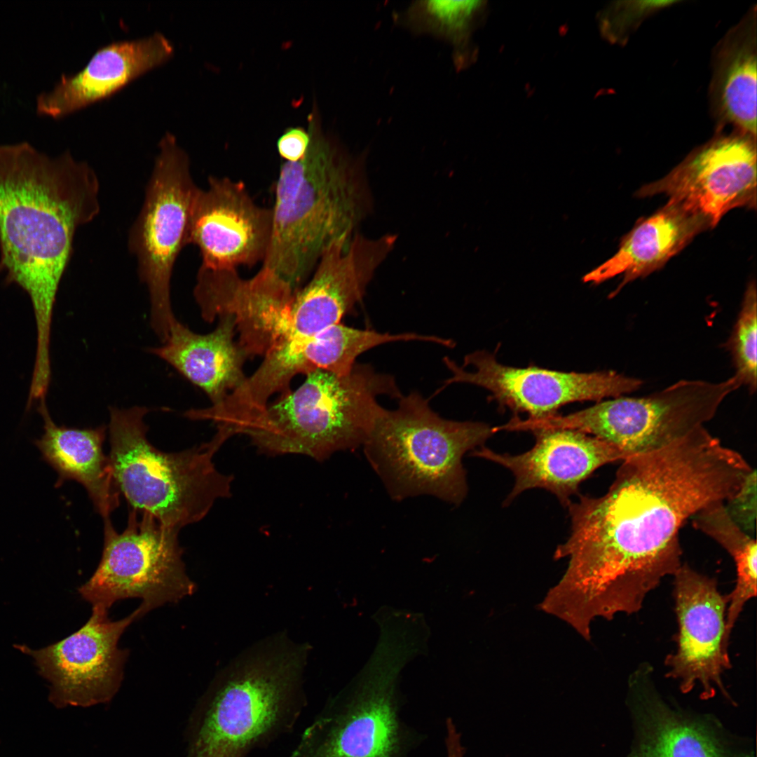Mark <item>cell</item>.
<instances>
[{
    "instance_id": "d6986e66",
    "label": "cell",
    "mask_w": 757,
    "mask_h": 757,
    "mask_svg": "<svg viewBox=\"0 0 757 757\" xmlns=\"http://www.w3.org/2000/svg\"><path fill=\"white\" fill-rule=\"evenodd\" d=\"M369 690L329 702L289 757H398L402 733L396 706L388 692Z\"/></svg>"
},
{
    "instance_id": "d4e9b609",
    "label": "cell",
    "mask_w": 757,
    "mask_h": 757,
    "mask_svg": "<svg viewBox=\"0 0 757 757\" xmlns=\"http://www.w3.org/2000/svg\"><path fill=\"white\" fill-rule=\"evenodd\" d=\"M636 714L638 746L634 757H742L728 752L707 726L645 699Z\"/></svg>"
},
{
    "instance_id": "f1b7e54d",
    "label": "cell",
    "mask_w": 757,
    "mask_h": 757,
    "mask_svg": "<svg viewBox=\"0 0 757 757\" xmlns=\"http://www.w3.org/2000/svg\"><path fill=\"white\" fill-rule=\"evenodd\" d=\"M733 521L746 533L755 538L756 518V471L752 469L738 491L724 502Z\"/></svg>"
},
{
    "instance_id": "e0dca14e",
    "label": "cell",
    "mask_w": 757,
    "mask_h": 757,
    "mask_svg": "<svg viewBox=\"0 0 757 757\" xmlns=\"http://www.w3.org/2000/svg\"><path fill=\"white\" fill-rule=\"evenodd\" d=\"M295 291L264 266L250 279L237 269L200 268L193 294L205 320L234 318L238 345L247 357L265 355L287 336Z\"/></svg>"
},
{
    "instance_id": "f546056e",
    "label": "cell",
    "mask_w": 757,
    "mask_h": 757,
    "mask_svg": "<svg viewBox=\"0 0 757 757\" xmlns=\"http://www.w3.org/2000/svg\"><path fill=\"white\" fill-rule=\"evenodd\" d=\"M310 143V135L301 127L287 128L277 141L280 156L289 162L301 160L306 154Z\"/></svg>"
},
{
    "instance_id": "603a6c76",
    "label": "cell",
    "mask_w": 757,
    "mask_h": 757,
    "mask_svg": "<svg viewBox=\"0 0 757 757\" xmlns=\"http://www.w3.org/2000/svg\"><path fill=\"white\" fill-rule=\"evenodd\" d=\"M37 409L43 421V432L34 444L42 458L57 473L55 486L66 480H74L86 489L96 510L104 519L120 503V491L113 477L109 458L102 445L107 428L79 429L55 423L48 411L46 400Z\"/></svg>"
},
{
    "instance_id": "4fadbf2b",
    "label": "cell",
    "mask_w": 757,
    "mask_h": 757,
    "mask_svg": "<svg viewBox=\"0 0 757 757\" xmlns=\"http://www.w3.org/2000/svg\"><path fill=\"white\" fill-rule=\"evenodd\" d=\"M664 194L703 218L710 228L729 211L756 205V137L737 130L718 135L693 151L637 196Z\"/></svg>"
},
{
    "instance_id": "ac0fdd59",
    "label": "cell",
    "mask_w": 757,
    "mask_h": 757,
    "mask_svg": "<svg viewBox=\"0 0 757 757\" xmlns=\"http://www.w3.org/2000/svg\"><path fill=\"white\" fill-rule=\"evenodd\" d=\"M531 432L536 444L525 453L502 454L484 446L474 452L513 473L514 485L505 505L526 490L540 488L567 507L571 496L578 493L580 484L596 469L630 456L605 440L578 430L545 428Z\"/></svg>"
},
{
    "instance_id": "7c38bea8",
    "label": "cell",
    "mask_w": 757,
    "mask_h": 757,
    "mask_svg": "<svg viewBox=\"0 0 757 757\" xmlns=\"http://www.w3.org/2000/svg\"><path fill=\"white\" fill-rule=\"evenodd\" d=\"M444 362L451 374L444 386L464 383L482 387L491 393L500 406L515 414L526 413L528 418L536 420L554 416L561 407L571 402L622 396L643 383L613 371L578 373L509 367L485 350L465 355L463 367L449 357Z\"/></svg>"
},
{
    "instance_id": "7a4b0ae2",
    "label": "cell",
    "mask_w": 757,
    "mask_h": 757,
    "mask_svg": "<svg viewBox=\"0 0 757 757\" xmlns=\"http://www.w3.org/2000/svg\"><path fill=\"white\" fill-rule=\"evenodd\" d=\"M100 182L69 151L0 144V272L29 296L36 352L50 350L53 311L76 231L100 212Z\"/></svg>"
},
{
    "instance_id": "6da1fadb",
    "label": "cell",
    "mask_w": 757,
    "mask_h": 757,
    "mask_svg": "<svg viewBox=\"0 0 757 757\" xmlns=\"http://www.w3.org/2000/svg\"><path fill=\"white\" fill-rule=\"evenodd\" d=\"M752 470L704 426L662 449L622 461L606 494L568 505L571 532L554 552L568 567L548 594L581 626L638 612L681 566L678 533L705 507L725 502Z\"/></svg>"
},
{
    "instance_id": "ffe728a7",
    "label": "cell",
    "mask_w": 757,
    "mask_h": 757,
    "mask_svg": "<svg viewBox=\"0 0 757 757\" xmlns=\"http://www.w3.org/2000/svg\"><path fill=\"white\" fill-rule=\"evenodd\" d=\"M173 52L172 43L158 32L102 46L81 70L62 75L52 90L38 95L36 111L40 115L62 118L111 96L167 61Z\"/></svg>"
},
{
    "instance_id": "8992f818",
    "label": "cell",
    "mask_w": 757,
    "mask_h": 757,
    "mask_svg": "<svg viewBox=\"0 0 757 757\" xmlns=\"http://www.w3.org/2000/svg\"><path fill=\"white\" fill-rule=\"evenodd\" d=\"M145 407H111L108 456L116 486L131 508L180 530L203 519L214 503L231 494L233 476L213 457L225 443L214 435L200 446L165 453L148 440Z\"/></svg>"
},
{
    "instance_id": "4316f807",
    "label": "cell",
    "mask_w": 757,
    "mask_h": 757,
    "mask_svg": "<svg viewBox=\"0 0 757 757\" xmlns=\"http://www.w3.org/2000/svg\"><path fill=\"white\" fill-rule=\"evenodd\" d=\"M694 526L721 545L732 557L737 580L732 594L747 600L756 595L757 547L756 538L744 532L730 517L724 502L711 504L693 517Z\"/></svg>"
},
{
    "instance_id": "9a60e30c",
    "label": "cell",
    "mask_w": 757,
    "mask_h": 757,
    "mask_svg": "<svg viewBox=\"0 0 757 757\" xmlns=\"http://www.w3.org/2000/svg\"><path fill=\"white\" fill-rule=\"evenodd\" d=\"M272 224V208L257 205L242 182L210 177L193 203L189 243L199 249L200 268L251 266L266 257Z\"/></svg>"
},
{
    "instance_id": "2e32d148",
    "label": "cell",
    "mask_w": 757,
    "mask_h": 757,
    "mask_svg": "<svg viewBox=\"0 0 757 757\" xmlns=\"http://www.w3.org/2000/svg\"><path fill=\"white\" fill-rule=\"evenodd\" d=\"M397 236L369 238L355 233L333 242L324 252L308 283L294 292L286 339L311 336L333 325L363 297L378 266L393 250Z\"/></svg>"
},
{
    "instance_id": "277c9868",
    "label": "cell",
    "mask_w": 757,
    "mask_h": 757,
    "mask_svg": "<svg viewBox=\"0 0 757 757\" xmlns=\"http://www.w3.org/2000/svg\"><path fill=\"white\" fill-rule=\"evenodd\" d=\"M304 653L259 651L215 677L188 718L186 757H246L291 732L306 705Z\"/></svg>"
},
{
    "instance_id": "3957f363",
    "label": "cell",
    "mask_w": 757,
    "mask_h": 757,
    "mask_svg": "<svg viewBox=\"0 0 757 757\" xmlns=\"http://www.w3.org/2000/svg\"><path fill=\"white\" fill-rule=\"evenodd\" d=\"M305 156L282 164L263 266L296 289L334 241L350 239L369 207L359 158L322 129L316 106L308 116Z\"/></svg>"
},
{
    "instance_id": "5bb4252c",
    "label": "cell",
    "mask_w": 757,
    "mask_h": 757,
    "mask_svg": "<svg viewBox=\"0 0 757 757\" xmlns=\"http://www.w3.org/2000/svg\"><path fill=\"white\" fill-rule=\"evenodd\" d=\"M674 576L677 646L664 661L667 676L678 681L683 693L700 684L705 698L714 695L716 687L724 693L722 674L731 667L725 636L728 595L720 593L716 579L687 564Z\"/></svg>"
},
{
    "instance_id": "7402d4cb",
    "label": "cell",
    "mask_w": 757,
    "mask_h": 757,
    "mask_svg": "<svg viewBox=\"0 0 757 757\" xmlns=\"http://www.w3.org/2000/svg\"><path fill=\"white\" fill-rule=\"evenodd\" d=\"M219 319L216 329L206 334L195 333L177 320L163 345L148 349L201 388L212 405L246 378L243 366L247 356L233 340L234 318L225 315Z\"/></svg>"
},
{
    "instance_id": "ba28073f",
    "label": "cell",
    "mask_w": 757,
    "mask_h": 757,
    "mask_svg": "<svg viewBox=\"0 0 757 757\" xmlns=\"http://www.w3.org/2000/svg\"><path fill=\"white\" fill-rule=\"evenodd\" d=\"M741 386L735 375L718 383L681 380L648 396L613 397L568 415L527 419L524 426L578 430L631 456L662 449L704 426Z\"/></svg>"
},
{
    "instance_id": "52a82bcc",
    "label": "cell",
    "mask_w": 757,
    "mask_h": 757,
    "mask_svg": "<svg viewBox=\"0 0 757 757\" xmlns=\"http://www.w3.org/2000/svg\"><path fill=\"white\" fill-rule=\"evenodd\" d=\"M384 409L364 444L365 456L393 499L430 495L458 505L468 486L462 458L495 432L482 422L442 418L416 392Z\"/></svg>"
},
{
    "instance_id": "484cf974",
    "label": "cell",
    "mask_w": 757,
    "mask_h": 757,
    "mask_svg": "<svg viewBox=\"0 0 757 757\" xmlns=\"http://www.w3.org/2000/svg\"><path fill=\"white\" fill-rule=\"evenodd\" d=\"M482 1H413L397 17V22L415 34H430L453 47L456 67L462 69L474 57L471 35L480 22L485 4Z\"/></svg>"
},
{
    "instance_id": "9c48e42d",
    "label": "cell",
    "mask_w": 757,
    "mask_h": 757,
    "mask_svg": "<svg viewBox=\"0 0 757 757\" xmlns=\"http://www.w3.org/2000/svg\"><path fill=\"white\" fill-rule=\"evenodd\" d=\"M179 531L133 508L122 533L116 531L110 518L104 519L101 559L78 589L92 611L108 613L116 601L139 598L146 615L193 594L196 586L186 571Z\"/></svg>"
},
{
    "instance_id": "30bf717a",
    "label": "cell",
    "mask_w": 757,
    "mask_h": 757,
    "mask_svg": "<svg viewBox=\"0 0 757 757\" xmlns=\"http://www.w3.org/2000/svg\"><path fill=\"white\" fill-rule=\"evenodd\" d=\"M159 149L128 247L149 291L151 326L163 343L177 320L171 307V276L177 257L189 244L192 208L199 188L192 178L187 154L172 134L163 137Z\"/></svg>"
},
{
    "instance_id": "4dcf8cb0",
    "label": "cell",
    "mask_w": 757,
    "mask_h": 757,
    "mask_svg": "<svg viewBox=\"0 0 757 757\" xmlns=\"http://www.w3.org/2000/svg\"><path fill=\"white\" fill-rule=\"evenodd\" d=\"M446 728L447 757H463L464 751L461 745L460 734L456 730L451 720L447 721Z\"/></svg>"
},
{
    "instance_id": "8fae6325",
    "label": "cell",
    "mask_w": 757,
    "mask_h": 757,
    "mask_svg": "<svg viewBox=\"0 0 757 757\" xmlns=\"http://www.w3.org/2000/svg\"><path fill=\"white\" fill-rule=\"evenodd\" d=\"M140 607L113 621L108 613L92 611L79 629L40 649L16 648L31 656L39 674L50 684L49 700L57 708L107 704L117 694L129 655L118 641L133 622L144 616Z\"/></svg>"
},
{
    "instance_id": "cb8c5ba5",
    "label": "cell",
    "mask_w": 757,
    "mask_h": 757,
    "mask_svg": "<svg viewBox=\"0 0 757 757\" xmlns=\"http://www.w3.org/2000/svg\"><path fill=\"white\" fill-rule=\"evenodd\" d=\"M756 12L721 40L715 51L710 96L720 121L737 130L756 135Z\"/></svg>"
},
{
    "instance_id": "5b68a950",
    "label": "cell",
    "mask_w": 757,
    "mask_h": 757,
    "mask_svg": "<svg viewBox=\"0 0 757 757\" xmlns=\"http://www.w3.org/2000/svg\"><path fill=\"white\" fill-rule=\"evenodd\" d=\"M402 394L394 378L355 364L345 376L316 370L296 390L268 405L246 432L259 451L323 461L363 446L383 409L377 398Z\"/></svg>"
},
{
    "instance_id": "44dd1931",
    "label": "cell",
    "mask_w": 757,
    "mask_h": 757,
    "mask_svg": "<svg viewBox=\"0 0 757 757\" xmlns=\"http://www.w3.org/2000/svg\"><path fill=\"white\" fill-rule=\"evenodd\" d=\"M707 228L703 218L669 200L656 212L639 220L622 238L617 252L582 280L600 284L622 275L621 282L610 295L613 297L627 284L662 268Z\"/></svg>"
},
{
    "instance_id": "83f0119b",
    "label": "cell",
    "mask_w": 757,
    "mask_h": 757,
    "mask_svg": "<svg viewBox=\"0 0 757 757\" xmlns=\"http://www.w3.org/2000/svg\"><path fill=\"white\" fill-rule=\"evenodd\" d=\"M757 296L755 281L744 292L741 308L728 342L736 369L735 375L751 393L756 390Z\"/></svg>"
}]
</instances>
